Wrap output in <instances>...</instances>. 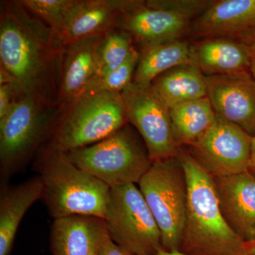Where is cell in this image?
Segmentation results:
<instances>
[{
  "label": "cell",
  "instance_id": "cell-9",
  "mask_svg": "<svg viewBox=\"0 0 255 255\" xmlns=\"http://www.w3.org/2000/svg\"><path fill=\"white\" fill-rule=\"evenodd\" d=\"M121 95L128 123L140 134L152 160L176 157L180 147L174 140L169 110L150 87L132 82Z\"/></svg>",
  "mask_w": 255,
  "mask_h": 255
},
{
  "label": "cell",
  "instance_id": "cell-4",
  "mask_svg": "<svg viewBox=\"0 0 255 255\" xmlns=\"http://www.w3.org/2000/svg\"><path fill=\"white\" fill-rule=\"evenodd\" d=\"M60 108L47 142L65 153L97 143L128 124L122 95L94 87Z\"/></svg>",
  "mask_w": 255,
  "mask_h": 255
},
{
  "label": "cell",
  "instance_id": "cell-27",
  "mask_svg": "<svg viewBox=\"0 0 255 255\" xmlns=\"http://www.w3.org/2000/svg\"><path fill=\"white\" fill-rule=\"evenodd\" d=\"M23 97L14 84H0V120L12 111Z\"/></svg>",
  "mask_w": 255,
  "mask_h": 255
},
{
  "label": "cell",
  "instance_id": "cell-1",
  "mask_svg": "<svg viewBox=\"0 0 255 255\" xmlns=\"http://www.w3.org/2000/svg\"><path fill=\"white\" fill-rule=\"evenodd\" d=\"M61 48L52 28L20 1L0 4V82L14 84L23 96L58 106Z\"/></svg>",
  "mask_w": 255,
  "mask_h": 255
},
{
  "label": "cell",
  "instance_id": "cell-6",
  "mask_svg": "<svg viewBox=\"0 0 255 255\" xmlns=\"http://www.w3.org/2000/svg\"><path fill=\"white\" fill-rule=\"evenodd\" d=\"M59 106L47 105L23 96L0 120V175L1 183L19 172L49 139L60 113Z\"/></svg>",
  "mask_w": 255,
  "mask_h": 255
},
{
  "label": "cell",
  "instance_id": "cell-23",
  "mask_svg": "<svg viewBox=\"0 0 255 255\" xmlns=\"http://www.w3.org/2000/svg\"><path fill=\"white\" fill-rule=\"evenodd\" d=\"M131 36L119 27L103 37L98 51V78L123 65L134 50Z\"/></svg>",
  "mask_w": 255,
  "mask_h": 255
},
{
  "label": "cell",
  "instance_id": "cell-18",
  "mask_svg": "<svg viewBox=\"0 0 255 255\" xmlns=\"http://www.w3.org/2000/svg\"><path fill=\"white\" fill-rule=\"evenodd\" d=\"M191 58L205 76L250 72L253 48L228 38H205L191 45Z\"/></svg>",
  "mask_w": 255,
  "mask_h": 255
},
{
  "label": "cell",
  "instance_id": "cell-21",
  "mask_svg": "<svg viewBox=\"0 0 255 255\" xmlns=\"http://www.w3.org/2000/svg\"><path fill=\"white\" fill-rule=\"evenodd\" d=\"M132 82L138 86L150 87L161 74L179 66L193 64L191 45L178 41L141 48Z\"/></svg>",
  "mask_w": 255,
  "mask_h": 255
},
{
  "label": "cell",
  "instance_id": "cell-16",
  "mask_svg": "<svg viewBox=\"0 0 255 255\" xmlns=\"http://www.w3.org/2000/svg\"><path fill=\"white\" fill-rule=\"evenodd\" d=\"M108 235L105 220L74 216L53 220L50 228L52 255H99Z\"/></svg>",
  "mask_w": 255,
  "mask_h": 255
},
{
  "label": "cell",
  "instance_id": "cell-24",
  "mask_svg": "<svg viewBox=\"0 0 255 255\" xmlns=\"http://www.w3.org/2000/svg\"><path fill=\"white\" fill-rule=\"evenodd\" d=\"M78 0H20L28 11L41 18L54 35L63 28Z\"/></svg>",
  "mask_w": 255,
  "mask_h": 255
},
{
  "label": "cell",
  "instance_id": "cell-29",
  "mask_svg": "<svg viewBox=\"0 0 255 255\" xmlns=\"http://www.w3.org/2000/svg\"><path fill=\"white\" fill-rule=\"evenodd\" d=\"M248 171L255 177V136L252 137L251 157Z\"/></svg>",
  "mask_w": 255,
  "mask_h": 255
},
{
  "label": "cell",
  "instance_id": "cell-15",
  "mask_svg": "<svg viewBox=\"0 0 255 255\" xmlns=\"http://www.w3.org/2000/svg\"><path fill=\"white\" fill-rule=\"evenodd\" d=\"M190 31L201 38H241L255 31V0H220L191 23Z\"/></svg>",
  "mask_w": 255,
  "mask_h": 255
},
{
  "label": "cell",
  "instance_id": "cell-10",
  "mask_svg": "<svg viewBox=\"0 0 255 255\" xmlns=\"http://www.w3.org/2000/svg\"><path fill=\"white\" fill-rule=\"evenodd\" d=\"M252 136L216 115L214 124L188 152L214 177L248 171Z\"/></svg>",
  "mask_w": 255,
  "mask_h": 255
},
{
  "label": "cell",
  "instance_id": "cell-25",
  "mask_svg": "<svg viewBox=\"0 0 255 255\" xmlns=\"http://www.w3.org/2000/svg\"><path fill=\"white\" fill-rule=\"evenodd\" d=\"M139 57L140 53L138 50H134L123 65L97 78L91 87L114 93H122L133 80Z\"/></svg>",
  "mask_w": 255,
  "mask_h": 255
},
{
  "label": "cell",
  "instance_id": "cell-32",
  "mask_svg": "<svg viewBox=\"0 0 255 255\" xmlns=\"http://www.w3.org/2000/svg\"><path fill=\"white\" fill-rule=\"evenodd\" d=\"M253 48L252 52L251 68H250V73H251L252 77L255 80V48Z\"/></svg>",
  "mask_w": 255,
  "mask_h": 255
},
{
  "label": "cell",
  "instance_id": "cell-11",
  "mask_svg": "<svg viewBox=\"0 0 255 255\" xmlns=\"http://www.w3.org/2000/svg\"><path fill=\"white\" fill-rule=\"evenodd\" d=\"M191 21L173 11L150 7L145 1L128 0L118 27L128 33L141 49L178 41L190 29Z\"/></svg>",
  "mask_w": 255,
  "mask_h": 255
},
{
  "label": "cell",
  "instance_id": "cell-12",
  "mask_svg": "<svg viewBox=\"0 0 255 255\" xmlns=\"http://www.w3.org/2000/svg\"><path fill=\"white\" fill-rule=\"evenodd\" d=\"M215 113L255 136V80L250 72L206 76Z\"/></svg>",
  "mask_w": 255,
  "mask_h": 255
},
{
  "label": "cell",
  "instance_id": "cell-8",
  "mask_svg": "<svg viewBox=\"0 0 255 255\" xmlns=\"http://www.w3.org/2000/svg\"><path fill=\"white\" fill-rule=\"evenodd\" d=\"M111 239L135 255H152L163 248L153 215L135 184L110 189L105 219Z\"/></svg>",
  "mask_w": 255,
  "mask_h": 255
},
{
  "label": "cell",
  "instance_id": "cell-19",
  "mask_svg": "<svg viewBox=\"0 0 255 255\" xmlns=\"http://www.w3.org/2000/svg\"><path fill=\"white\" fill-rule=\"evenodd\" d=\"M43 186L38 176L16 185L1 183L0 191V255H10L23 216L43 199Z\"/></svg>",
  "mask_w": 255,
  "mask_h": 255
},
{
  "label": "cell",
  "instance_id": "cell-14",
  "mask_svg": "<svg viewBox=\"0 0 255 255\" xmlns=\"http://www.w3.org/2000/svg\"><path fill=\"white\" fill-rule=\"evenodd\" d=\"M128 0H78L63 28L55 36L60 48L118 27Z\"/></svg>",
  "mask_w": 255,
  "mask_h": 255
},
{
  "label": "cell",
  "instance_id": "cell-31",
  "mask_svg": "<svg viewBox=\"0 0 255 255\" xmlns=\"http://www.w3.org/2000/svg\"><path fill=\"white\" fill-rule=\"evenodd\" d=\"M152 255H188L180 251H167L163 248L156 252L155 254Z\"/></svg>",
  "mask_w": 255,
  "mask_h": 255
},
{
  "label": "cell",
  "instance_id": "cell-34",
  "mask_svg": "<svg viewBox=\"0 0 255 255\" xmlns=\"http://www.w3.org/2000/svg\"><path fill=\"white\" fill-rule=\"evenodd\" d=\"M248 241L253 242L255 243V229L251 233V236L248 238Z\"/></svg>",
  "mask_w": 255,
  "mask_h": 255
},
{
  "label": "cell",
  "instance_id": "cell-30",
  "mask_svg": "<svg viewBox=\"0 0 255 255\" xmlns=\"http://www.w3.org/2000/svg\"><path fill=\"white\" fill-rule=\"evenodd\" d=\"M242 255H255V243L246 241L244 251Z\"/></svg>",
  "mask_w": 255,
  "mask_h": 255
},
{
  "label": "cell",
  "instance_id": "cell-13",
  "mask_svg": "<svg viewBox=\"0 0 255 255\" xmlns=\"http://www.w3.org/2000/svg\"><path fill=\"white\" fill-rule=\"evenodd\" d=\"M102 36L61 48L58 105L64 107L85 93L98 78V51Z\"/></svg>",
  "mask_w": 255,
  "mask_h": 255
},
{
  "label": "cell",
  "instance_id": "cell-26",
  "mask_svg": "<svg viewBox=\"0 0 255 255\" xmlns=\"http://www.w3.org/2000/svg\"><path fill=\"white\" fill-rule=\"evenodd\" d=\"M215 1L207 0H148L145 4L155 9L167 10L191 20L205 12Z\"/></svg>",
  "mask_w": 255,
  "mask_h": 255
},
{
  "label": "cell",
  "instance_id": "cell-33",
  "mask_svg": "<svg viewBox=\"0 0 255 255\" xmlns=\"http://www.w3.org/2000/svg\"><path fill=\"white\" fill-rule=\"evenodd\" d=\"M243 41L246 42L248 45H250L252 48H255V31L246 38L243 40Z\"/></svg>",
  "mask_w": 255,
  "mask_h": 255
},
{
  "label": "cell",
  "instance_id": "cell-5",
  "mask_svg": "<svg viewBox=\"0 0 255 255\" xmlns=\"http://www.w3.org/2000/svg\"><path fill=\"white\" fill-rule=\"evenodd\" d=\"M66 154L77 167L110 188L138 184L153 162L140 134L129 124L97 143Z\"/></svg>",
  "mask_w": 255,
  "mask_h": 255
},
{
  "label": "cell",
  "instance_id": "cell-7",
  "mask_svg": "<svg viewBox=\"0 0 255 255\" xmlns=\"http://www.w3.org/2000/svg\"><path fill=\"white\" fill-rule=\"evenodd\" d=\"M167 251H180L186 221L187 181L177 156L153 161L138 184Z\"/></svg>",
  "mask_w": 255,
  "mask_h": 255
},
{
  "label": "cell",
  "instance_id": "cell-28",
  "mask_svg": "<svg viewBox=\"0 0 255 255\" xmlns=\"http://www.w3.org/2000/svg\"><path fill=\"white\" fill-rule=\"evenodd\" d=\"M99 255H135L114 243L107 235L103 242Z\"/></svg>",
  "mask_w": 255,
  "mask_h": 255
},
{
  "label": "cell",
  "instance_id": "cell-17",
  "mask_svg": "<svg viewBox=\"0 0 255 255\" xmlns=\"http://www.w3.org/2000/svg\"><path fill=\"white\" fill-rule=\"evenodd\" d=\"M214 179L225 219L243 240L248 241L255 229V176L246 171Z\"/></svg>",
  "mask_w": 255,
  "mask_h": 255
},
{
  "label": "cell",
  "instance_id": "cell-3",
  "mask_svg": "<svg viewBox=\"0 0 255 255\" xmlns=\"http://www.w3.org/2000/svg\"><path fill=\"white\" fill-rule=\"evenodd\" d=\"M34 168L43 183L42 199L53 220L105 219L111 188L77 167L66 153L46 142L37 153Z\"/></svg>",
  "mask_w": 255,
  "mask_h": 255
},
{
  "label": "cell",
  "instance_id": "cell-2",
  "mask_svg": "<svg viewBox=\"0 0 255 255\" xmlns=\"http://www.w3.org/2000/svg\"><path fill=\"white\" fill-rule=\"evenodd\" d=\"M187 181L185 225L180 251L188 255H242L246 241L228 224L220 205L214 177L180 147Z\"/></svg>",
  "mask_w": 255,
  "mask_h": 255
},
{
  "label": "cell",
  "instance_id": "cell-20",
  "mask_svg": "<svg viewBox=\"0 0 255 255\" xmlns=\"http://www.w3.org/2000/svg\"><path fill=\"white\" fill-rule=\"evenodd\" d=\"M150 87L169 110L207 97L206 77L194 64L179 65L164 72L152 81Z\"/></svg>",
  "mask_w": 255,
  "mask_h": 255
},
{
  "label": "cell",
  "instance_id": "cell-22",
  "mask_svg": "<svg viewBox=\"0 0 255 255\" xmlns=\"http://www.w3.org/2000/svg\"><path fill=\"white\" fill-rule=\"evenodd\" d=\"M169 115L174 140L179 147L197 141L216 118L207 97L176 106L169 110Z\"/></svg>",
  "mask_w": 255,
  "mask_h": 255
}]
</instances>
